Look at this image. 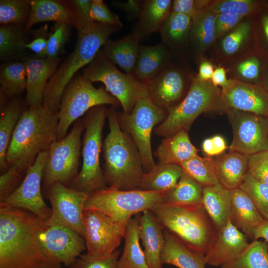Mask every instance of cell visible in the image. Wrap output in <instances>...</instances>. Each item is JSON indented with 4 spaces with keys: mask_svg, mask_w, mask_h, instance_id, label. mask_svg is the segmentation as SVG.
<instances>
[{
    "mask_svg": "<svg viewBox=\"0 0 268 268\" xmlns=\"http://www.w3.org/2000/svg\"><path fill=\"white\" fill-rule=\"evenodd\" d=\"M203 187L183 172L176 185L167 192L162 202L177 205L201 204Z\"/></svg>",
    "mask_w": 268,
    "mask_h": 268,
    "instance_id": "d590c367",
    "label": "cell"
},
{
    "mask_svg": "<svg viewBox=\"0 0 268 268\" xmlns=\"http://www.w3.org/2000/svg\"><path fill=\"white\" fill-rule=\"evenodd\" d=\"M239 188L249 197L263 218L268 220V184L257 180L247 171Z\"/></svg>",
    "mask_w": 268,
    "mask_h": 268,
    "instance_id": "b9f144b4",
    "label": "cell"
},
{
    "mask_svg": "<svg viewBox=\"0 0 268 268\" xmlns=\"http://www.w3.org/2000/svg\"><path fill=\"white\" fill-rule=\"evenodd\" d=\"M90 16L94 21L121 28L122 27L119 16L112 12L103 0H91Z\"/></svg>",
    "mask_w": 268,
    "mask_h": 268,
    "instance_id": "f907efd6",
    "label": "cell"
},
{
    "mask_svg": "<svg viewBox=\"0 0 268 268\" xmlns=\"http://www.w3.org/2000/svg\"><path fill=\"white\" fill-rule=\"evenodd\" d=\"M221 89L211 81H203L193 76L190 88L184 99L167 110L164 121L154 130L155 134L164 137L181 130L188 132L194 121L201 114L222 111Z\"/></svg>",
    "mask_w": 268,
    "mask_h": 268,
    "instance_id": "52a82bcc",
    "label": "cell"
},
{
    "mask_svg": "<svg viewBox=\"0 0 268 268\" xmlns=\"http://www.w3.org/2000/svg\"><path fill=\"white\" fill-rule=\"evenodd\" d=\"M150 210L164 229L205 254L215 229L202 204L177 205L161 202Z\"/></svg>",
    "mask_w": 268,
    "mask_h": 268,
    "instance_id": "5b68a950",
    "label": "cell"
},
{
    "mask_svg": "<svg viewBox=\"0 0 268 268\" xmlns=\"http://www.w3.org/2000/svg\"><path fill=\"white\" fill-rule=\"evenodd\" d=\"M118 106V100L103 87L95 88L82 75L74 76L65 88L57 113V140L66 135L70 125L89 110L100 105Z\"/></svg>",
    "mask_w": 268,
    "mask_h": 268,
    "instance_id": "9c48e42d",
    "label": "cell"
},
{
    "mask_svg": "<svg viewBox=\"0 0 268 268\" xmlns=\"http://www.w3.org/2000/svg\"><path fill=\"white\" fill-rule=\"evenodd\" d=\"M84 130L83 120L80 118L74 123L69 134L51 144L43 171L44 191L55 182L69 187L78 174Z\"/></svg>",
    "mask_w": 268,
    "mask_h": 268,
    "instance_id": "7c38bea8",
    "label": "cell"
},
{
    "mask_svg": "<svg viewBox=\"0 0 268 268\" xmlns=\"http://www.w3.org/2000/svg\"><path fill=\"white\" fill-rule=\"evenodd\" d=\"M30 1L26 0H0V23L18 26L28 19Z\"/></svg>",
    "mask_w": 268,
    "mask_h": 268,
    "instance_id": "ee69618b",
    "label": "cell"
},
{
    "mask_svg": "<svg viewBox=\"0 0 268 268\" xmlns=\"http://www.w3.org/2000/svg\"><path fill=\"white\" fill-rule=\"evenodd\" d=\"M221 92L222 111L230 109L268 117V91L259 85L230 78Z\"/></svg>",
    "mask_w": 268,
    "mask_h": 268,
    "instance_id": "d6986e66",
    "label": "cell"
},
{
    "mask_svg": "<svg viewBox=\"0 0 268 268\" xmlns=\"http://www.w3.org/2000/svg\"><path fill=\"white\" fill-rule=\"evenodd\" d=\"M57 113L45 103L22 111L6 152L8 169L15 167L26 173L41 152L57 140Z\"/></svg>",
    "mask_w": 268,
    "mask_h": 268,
    "instance_id": "7a4b0ae2",
    "label": "cell"
},
{
    "mask_svg": "<svg viewBox=\"0 0 268 268\" xmlns=\"http://www.w3.org/2000/svg\"><path fill=\"white\" fill-rule=\"evenodd\" d=\"M172 0H143L137 23L132 31L140 39L148 37L152 33L159 32L171 12Z\"/></svg>",
    "mask_w": 268,
    "mask_h": 268,
    "instance_id": "f546056e",
    "label": "cell"
},
{
    "mask_svg": "<svg viewBox=\"0 0 268 268\" xmlns=\"http://www.w3.org/2000/svg\"><path fill=\"white\" fill-rule=\"evenodd\" d=\"M70 25L64 23H56L53 31L47 39L46 57L58 58L64 50V46L70 35Z\"/></svg>",
    "mask_w": 268,
    "mask_h": 268,
    "instance_id": "7dc6e473",
    "label": "cell"
},
{
    "mask_svg": "<svg viewBox=\"0 0 268 268\" xmlns=\"http://www.w3.org/2000/svg\"><path fill=\"white\" fill-rule=\"evenodd\" d=\"M201 204L215 230L218 229L229 219L231 191L219 183L204 187Z\"/></svg>",
    "mask_w": 268,
    "mask_h": 268,
    "instance_id": "4dcf8cb0",
    "label": "cell"
},
{
    "mask_svg": "<svg viewBox=\"0 0 268 268\" xmlns=\"http://www.w3.org/2000/svg\"><path fill=\"white\" fill-rule=\"evenodd\" d=\"M247 237L230 219L215 230L204 256L206 265L219 267L237 257L248 245Z\"/></svg>",
    "mask_w": 268,
    "mask_h": 268,
    "instance_id": "ffe728a7",
    "label": "cell"
},
{
    "mask_svg": "<svg viewBox=\"0 0 268 268\" xmlns=\"http://www.w3.org/2000/svg\"><path fill=\"white\" fill-rule=\"evenodd\" d=\"M231 191L229 219L247 237L252 239L253 232L264 219L254 203L240 188Z\"/></svg>",
    "mask_w": 268,
    "mask_h": 268,
    "instance_id": "d4e9b609",
    "label": "cell"
},
{
    "mask_svg": "<svg viewBox=\"0 0 268 268\" xmlns=\"http://www.w3.org/2000/svg\"><path fill=\"white\" fill-rule=\"evenodd\" d=\"M107 111L105 105L98 106L89 110L83 118L85 132L81 151L82 167L69 187L88 195L107 187L100 164L102 132Z\"/></svg>",
    "mask_w": 268,
    "mask_h": 268,
    "instance_id": "8992f818",
    "label": "cell"
},
{
    "mask_svg": "<svg viewBox=\"0 0 268 268\" xmlns=\"http://www.w3.org/2000/svg\"><path fill=\"white\" fill-rule=\"evenodd\" d=\"M192 22L190 16L170 12L159 32L161 42L172 53L189 40Z\"/></svg>",
    "mask_w": 268,
    "mask_h": 268,
    "instance_id": "e575fe53",
    "label": "cell"
},
{
    "mask_svg": "<svg viewBox=\"0 0 268 268\" xmlns=\"http://www.w3.org/2000/svg\"><path fill=\"white\" fill-rule=\"evenodd\" d=\"M210 81L214 86L221 87L222 89L226 88L229 83V79L227 77L226 70L225 68L223 67H218L216 68Z\"/></svg>",
    "mask_w": 268,
    "mask_h": 268,
    "instance_id": "91938a15",
    "label": "cell"
},
{
    "mask_svg": "<svg viewBox=\"0 0 268 268\" xmlns=\"http://www.w3.org/2000/svg\"><path fill=\"white\" fill-rule=\"evenodd\" d=\"M259 7V2L254 0H211L207 8L215 14H228L246 18L253 14Z\"/></svg>",
    "mask_w": 268,
    "mask_h": 268,
    "instance_id": "7bdbcfd3",
    "label": "cell"
},
{
    "mask_svg": "<svg viewBox=\"0 0 268 268\" xmlns=\"http://www.w3.org/2000/svg\"><path fill=\"white\" fill-rule=\"evenodd\" d=\"M167 111L156 106L148 97L139 99L129 114L118 112L121 129L135 143L139 153L144 172L156 165L152 151V131L166 119Z\"/></svg>",
    "mask_w": 268,
    "mask_h": 268,
    "instance_id": "8fae6325",
    "label": "cell"
},
{
    "mask_svg": "<svg viewBox=\"0 0 268 268\" xmlns=\"http://www.w3.org/2000/svg\"><path fill=\"white\" fill-rule=\"evenodd\" d=\"M107 119L109 132L102 146L107 184L121 190L138 189L144 171L137 148L121 129L114 107L108 109Z\"/></svg>",
    "mask_w": 268,
    "mask_h": 268,
    "instance_id": "3957f363",
    "label": "cell"
},
{
    "mask_svg": "<svg viewBox=\"0 0 268 268\" xmlns=\"http://www.w3.org/2000/svg\"><path fill=\"white\" fill-rule=\"evenodd\" d=\"M48 155L47 151L38 155L20 185L0 203L28 210L44 221L50 217L52 209L46 204L41 193L44 168Z\"/></svg>",
    "mask_w": 268,
    "mask_h": 268,
    "instance_id": "2e32d148",
    "label": "cell"
},
{
    "mask_svg": "<svg viewBox=\"0 0 268 268\" xmlns=\"http://www.w3.org/2000/svg\"><path fill=\"white\" fill-rule=\"evenodd\" d=\"M140 41L139 38L132 32L119 40H107L101 51L126 73H132L140 51Z\"/></svg>",
    "mask_w": 268,
    "mask_h": 268,
    "instance_id": "83f0119b",
    "label": "cell"
},
{
    "mask_svg": "<svg viewBox=\"0 0 268 268\" xmlns=\"http://www.w3.org/2000/svg\"><path fill=\"white\" fill-rule=\"evenodd\" d=\"M198 154L192 143L188 132L181 130L165 137L153 153L158 163L180 165Z\"/></svg>",
    "mask_w": 268,
    "mask_h": 268,
    "instance_id": "f1b7e54d",
    "label": "cell"
},
{
    "mask_svg": "<svg viewBox=\"0 0 268 268\" xmlns=\"http://www.w3.org/2000/svg\"><path fill=\"white\" fill-rule=\"evenodd\" d=\"M267 85H266V88L268 89L267 91H268V76L267 78Z\"/></svg>",
    "mask_w": 268,
    "mask_h": 268,
    "instance_id": "e7e4bbea",
    "label": "cell"
},
{
    "mask_svg": "<svg viewBox=\"0 0 268 268\" xmlns=\"http://www.w3.org/2000/svg\"><path fill=\"white\" fill-rule=\"evenodd\" d=\"M1 94L12 97L26 90V70L24 62H12L1 66L0 72Z\"/></svg>",
    "mask_w": 268,
    "mask_h": 268,
    "instance_id": "f35d334b",
    "label": "cell"
},
{
    "mask_svg": "<svg viewBox=\"0 0 268 268\" xmlns=\"http://www.w3.org/2000/svg\"><path fill=\"white\" fill-rule=\"evenodd\" d=\"M214 160L219 183L229 190L239 188L248 171L249 155L229 151Z\"/></svg>",
    "mask_w": 268,
    "mask_h": 268,
    "instance_id": "4316f807",
    "label": "cell"
},
{
    "mask_svg": "<svg viewBox=\"0 0 268 268\" xmlns=\"http://www.w3.org/2000/svg\"><path fill=\"white\" fill-rule=\"evenodd\" d=\"M165 244L161 254L163 264L178 268H205L204 254L191 247L163 228Z\"/></svg>",
    "mask_w": 268,
    "mask_h": 268,
    "instance_id": "cb8c5ba5",
    "label": "cell"
},
{
    "mask_svg": "<svg viewBox=\"0 0 268 268\" xmlns=\"http://www.w3.org/2000/svg\"><path fill=\"white\" fill-rule=\"evenodd\" d=\"M182 172L178 164L158 163L150 171L144 173L138 189L147 191H168L176 185Z\"/></svg>",
    "mask_w": 268,
    "mask_h": 268,
    "instance_id": "836d02e7",
    "label": "cell"
},
{
    "mask_svg": "<svg viewBox=\"0 0 268 268\" xmlns=\"http://www.w3.org/2000/svg\"><path fill=\"white\" fill-rule=\"evenodd\" d=\"M25 30L34 25L46 21L64 23L75 26V16L69 2L54 0H32Z\"/></svg>",
    "mask_w": 268,
    "mask_h": 268,
    "instance_id": "484cf974",
    "label": "cell"
},
{
    "mask_svg": "<svg viewBox=\"0 0 268 268\" xmlns=\"http://www.w3.org/2000/svg\"><path fill=\"white\" fill-rule=\"evenodd\" d=\"M82 75L92 83L102 82L106 90L118 100L125 114L130 113L139 99L148 97L145 84L132 73L118 70L101 50L84 68Z\"/></svg>",
    "mask_w": 268,
    "mask_h": 268,
    "instance_id": "30bf717a",
    "label": "cell"
},
{
    "mask_svg": "<svg viewBox=\"0 0 268 268\" xmlns=\"http://www.w3.org/2000/svg\"><path fill=\"white\" fill-rule=\"evenodd\" d=\"M216 15L206 8L192 18L189 40L198 55L202 56L215 41Z\"/></svg>",
    "mask_w": 268,
    "mask_h": 268,
    "instance_id": "d6a6232c",
    "label": "cell"
},
{
    "mask_svg": "<svg viewBox=\"0 0 268 268\" xmlns=\"http://www.w3.org/2000/svg\"><path fill=\"white\" fill-rule=\"evenodd\" d=\"M221 268H268V243L258 239L249 243L234 259Z\"/></svg>",
    "mask_w": 268,
    "mask_h": 268,
    "instance_id": "74e56055",
    "label": "cell"
},
{
    "mask_svg": "<svg viewBox=\"0 0 268 268\" xmlns=\"http://www.w3.org/2000/svg\"><path fill=\"white\" fill-rule=\"evenodd\" d=\"M143 0H129L126 2L113 1L114 6L125 11L131 17H138L140 13Z\"/></svg>",
    "mask_w": 268,
    "mask_h": 268,
    "instance_id": "6f0895ef",
    "label": "cell"
},
{
    "mask_svg": "<svg viewBox=\"0 0 268 268\" xmlns=\"http://www.w3.org/2000/svg\"><path fill=\"white\" fill-rule=\"evenodd\" d=\"M167 192L121 190L107 187L90 194L84 209L99 210L115 220L127 223L134 215L162 202Z\"/></svg>",
    "mask_w": 268,
    "mask_h": 268,
    "instance_id": "ba28073f",
    "label": "cell"
},
{
    "mask_svg": "<svg viewBox=\"0 0 268 268\" xmlns=\"http://www.w3.org/2000/svg\"><path fill=\"white\" fill-rule=\"evenodd\" d=\"M214 70L213 66L210 62L202 60L199 66L197 77L201 81H210Z\"/></svg>",
    "mask_w": 268,
    "mask_h": 268,
    "instance_id": "94428289",
    "label": "cell"
},
{
    "mask_svg": "<svg viewBox=\"0 0 268 268\" xmlns=\"http://www.w3.org/2000/svg\"><path fill=\"white\" fill-rule=\"evenodd\" d=\"M245 18L232 30L222 36L219 48L225 58H234L245 50L252 30L251 21Z\"/></svg>",
    "mask_w": 268,
    "mask_h": 268,
    "instance_id": "60d3db41",
    "label": "cell"
},
{
    "mask_svg": "<svg viewBox=\"0 0 268 268\" xmlns=\"http://www.w3.org/2000/svg\"><path fill=\"white\" fill-rule=\"evenodd\" d=\"M263 238L268 243V220L264 219L253 232L252 239Z\"/></svg>",
    "mask_w": 268,
    "mask_h": 268,
    "instance_id": "6125c7cd",
    "label": "cell"
},
{
    "mask_svg": "<svg viewBox=\"0 0 268 268\" xmlns=\"http://www.w3.org/2000/svg\"><path fill=\"white\" fill-rule=\"evenodd\" d=\"M47 45V39L44 37L39 36L34 39L29 43H24V48L32 50L38 57H46V52Z\"/></svg>",
    "mask_w": 268,
    "mask_h": 268,
    "instance_id": "680465c9",
    "label": "cell"
},
{
    "mask_svg": "<svg viewBox=\"0 0 268 268\" xmlns=\"http://www.w3.org/2000/svg\"><path fill=\"white\" fill-rule=\"evenodd\" d=\"M22 105L17 99L9 102L2 109L0 117V169L2 174L8 167L6 163V152L12 135L22 113Z\"/></svg>",
    "mask_w": 268,
    "mask_h": 268,
    "instance_id": "8d00e7d4",
    "label": "cell"
},
{
    "mask_svg": "<svg viewBox=\"0 0 268 268\" xmlns=\"http://www.w3.org/2000/svg\"><path fill=\"white\" fill-rule=\"evenodd\" d=\"M139 237L149 268H162L161 254L165 244L163 228L150 210L139 214Z\"/></svg>",
    "mask_w": 268,
    "mask_h": 268,
    "instance_id": "603a6c76",
    "label": "cell"
},
{
    "mask_svg": "<svg viewBox=\"0 0 268 268\" xmlns=\"http://www.w3.org/2000/svg\"><path fill=\"white\" fill-rule=\"evenodd\" d=\"M121 28L94 21L91 26L77 30L73 51L58 67L45 89L44 103L51 111L58 113L63 91L74 74L90 64L110 36Z\"/></svg>",
    "mask_w": 268,
    "mask_h": 268,
    "instance_id": "277c9868",
    "label": "cell"
},
{
    "mask_svg": "<svg viewBox=\"0 0 268 268\" xmlns=\"http://www.w3.org/2000/svg\"><path fill=\"white\" fill-rule=\"evenodd\" d=\"M179 165L183 172L199 183L203 188L219 183L215 160L211 156L201 157L197 154Z\"/></svg>",
    "mask_w": 268,
    "mask_h": 268,
    "instance_id": "ab89813d",
    "label": "cell"
},
{
    "mask_svg": "<svg viewBox=\"0 0 268 268\" xmlns=\"http://www.w3.org/2000/svg\"><path fill=\"white\" fill-rule=\"evenodd\" d=\"M83 217L87 254L105 258L117 250L124 237L127 223L115 220L95 209H84Z\"/></svg>",
    "mask_w": 268,
    "mask_h": 268,
    "instance_id": "4fadbf2b",
    "label": "cell"
},
{
    "mask_svg": "<svg viewBox=\"0 0 268 268\" xmlns=\"http://www.w3.org/2000/svg\"><path fill=\"white\" fill-rule=\"evenodd\" d=\"M245 17L228 14H216L215 19V40L237 26Z\"/></svg>",
    "mask_w": 268,
    "mask_h": 268,
    "instance_id": "11a10c76",
    "label": "cell"
},
{
    "mask_svg": "<svg viewBox=\"0 0 268 268\" xmlns=\"http://www.w3.org/2000/svg\"><path fill=\"white\" fill-rule=\"evenodd\" d=\"M39 239L44 248L66 267L72 264L86 249L81 235L61 224H45Z\"/></svg>",
    "mask_w": 268,
    "mask_h": 268,
    "instance_id": "ac0fdd59",
    "label": "cell"
},
{
    "mask_svg": "<svg viewBox=\"0 0 268 268\" xmlns=\"http://www.w3.org/2000/svg\"><path fill=\"white\" fill-rule=\"evenodd\" d=\"M210 1L174 0L172 1L170 12L183 14L193 18L199 11L207 8Z\"/></svg>",
    "mask_w": 268,
    "mask_h": 268,
    "instance_id": "db71d44e",
    "label": "cell"
},
{
    "mask_svg": "<svg viewBox=\"0 0 268 268\" xmlns=\"http://www.w3.org/2000/svg\"><path fill=\"white\" fill-rule=\"evenodd\" d=\"M73 12L77 30L87 28L94 21L90 16L91 0H74L69 1Z\"/></svg>",
    "mask_w": 268,
    "mask_h": 268,
    "instance_id": "f5cc1de1",
    "label": "cell"
},
{
    "mask_svg": "<svg viewBox=\"0 0 268 268\" xmlns=\"http://www.w3.org/2000/svg\"><path fill=\"white\" fill-rule=\"evenodd\" d=\"M23 32L17 26L0 27V55L3 59L11 54L24 48Z\"/></svg>",
    "mask_w": 268,
    "mask_h": 268,
    "instance_id": "bcb514c9",
    "label": "cell"
},
{
    "mask_svg": "<svg viewBox=\"0 0 268 268\" xmlns=\"http://www.w3.org/2000/svg\"><path fill=\"white\" fill-rule=\"evenodd\" d=\"M233 130L229 149L247 155L268 150V120L264 116L226 109Z\"/></svg>",
    "mask_w": 268,
    "mask_h": 268,
    "instance_id": "5bb4252c",
    "label": "cell"
},
{
    "mask_svg": "<svg viewBox=\"0 0 268 268\" xmlns=\"http://www.w3.org/2000/svg\"><path fill=\"white\" fill-rule=\"evenodd\" d=\"M229 69L231 79L254 84L260 76V60L256 56L246 53L233 63Z\"/></svg>",
    "mask_w": 268,
    "mask_h": 268,
    "instance_id": "f6af8a7d",
    "label": "cell"
},
{
    "mask_svg": "<svg viewBox=\"0 0 268 268\" xmlns=\"http://www.w3.org/2000/svg\"><path fill=\"white\" fill-rule=\"evenodd\" d=\"M26 173L10 167L0 176V202L10 195L20 185Z\"/></svg>",
    "mask_w": 268,
    "mask_h": 268,
    "instance_id": "681fc988",
    "label": "cell"
},
{
    "mask_svg": "<svg viewBox=\"0 0 268 268\" xmlns=\"http://www.w3.org/2000/svg\"><path fill=\"white\" fill-rule=\"evenodd\" d=\"M248 172L257 180L268 184V150L249 156Z\"/></svg>",
    "mask_w": 268,
    "mask_h": 268,
    "instance_id": "816d5d0a",
    "label": "cell"
},
{
    "mask_svg": "<svg viewBox=\"0 0 268 268\" xmlns=\"http://www.w3.org/2000/svg\"><path fill=\"white\" fill-rule=\"evenodd\" d=\"M121 251L116 250L110 256L98 258L88 254L81 255L67 268H118L117 263Z\"/></svg>",
    "mask_w": 268,
    "mask_h": 268,
    "instance_id": "c3c4849f",
    "label": "cell"
},
{
    "mask_svg": "<svg viewBox=\"0 0 268 268\" xmlns=\"http://www.w3.org/2000/svg\"><path fill=\"white\" fill-rule=\"evenodd\" d=\"M172 53L162 43L154 46H141L132 73L140 82L146 85L171 64Z\"/></svg>",
    "mask_w": 268,
    "mask_h": 268,
    "instance_id": "7402d4cb",
    "label": "cell"
},
{
    "mask_svg": "<svg viewBox=\"0 0 268 268\" xmlns=\"http://www.w3.org/2000/svg\"><path fill=\"white\" fill-rule=\"evenodd\" d=\"M124 238V247L118 268H149L139 244V214L128 221Z\"/></svg>",
    "mask_w": 268,
    "mask_h": 268,
    "instance_id": "1f68e13d",
    "label": "cell"
},
{
    "mask_svg": "<svg viewBox=\"0 0 268 268\" xmlns=\"http://www.w3.org/2000/svg\"><path fill=\"white\" fill-rule=\"evenodd\" d=\"M203 151L209 156L221 154L227 148L225 139L216 135L204 140L202 144Z\"/></svg>",
    "mask_w": 268,
    "mask_h": 268,
    "instance_id": "9f6ffc18",
    "label": "cell"
},
{
    "mask_svg": "<svg viewBox=\"0 0 268 268\" xmlns=\"http://www.w3.org/2000/svg\"><path fill=\"white\" fill-rule=\"evenodd\" d=\"M45 226L32 212L0 203V268H63L40 242Z\"/></svg>",
    "mask_w": 268,
    "mask_h": 268,
    "instance_id": "6da1fadb",
    "label": "cell"
},
{
    "mask_svg": "<svg viewBox=\"0 0 268 268\" xmlns=\"http://www.w3.org/2000/svg\"><path fill=\"white\" fill-rule=\"evenodd\" d=\"M60 59L34 56L23 62L26 70V101L30 106L44 103L46 85L58 68Z\"/></svg>",
    "mask_w": 268,
    "mask_h": 268,
    "instance_id": "44dd1931",
    "label": "cell"
},
{
    "mask_svg": "<svg viewBox=\"0 0 268 268\" xmlns=\"http://www.w3.org/2000/svg\"><path fill=\"white\" fill-rule=\"evenodd\" d=\"M193 75L172 63L146 85L148 97L157 107L167 111L187 94Z\"/></svg>",
    "mask_w": 268,
    "mask_h": 268,
    "instance_id": "e0dca14e",
    "label": "cell"
},
{
    "mask_svg": "<svg viewBox=\"0 0 268 268\" xmlns=\"http://www.w3.org/2000/svg\"><path fill=\"white\" fill-rule=\"evenodd\" d=\"M261 23L264 33L268 42V14H264L262 17Z\"/></svg>",
    "mask_w": 268,
    "mask_h": 268,
    "instance_id": "be15d7a7",
    "label": "cell"
},
{
    "mask_svg": "<svg viewBox=\"0 0 268 268\" xmlns=\"http://www.w3.org/2000/svg\"><path fill=\"white\" fill-rule=\"evenodd\" d=\"M45 191L52 206V214L45 224L65 225L83 237V214L89 195L60 182L54 183Z\"/></svg>",
    "mask_w": 268,
    "mask_h": 268,
    "instance_id": "9a60e30c",
    "label": "cell"
}]
</instances>
